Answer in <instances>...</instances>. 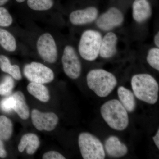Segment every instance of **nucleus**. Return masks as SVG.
Here are the masks:
<instances>
[{
	"mask_svg": "<svg viewBox=\"0 0 159 159\" xmlns=\"http://www.w3.org/2000/svg\"><path fill=\"white\" fill-rule=\"evenodd\" d=\"M131 84L134 95L139 100L150 104H155L157 102L159 84L152 75L135 74L132 77Z\"/></svg>",
	"mask_w": 159,
	"mask_h": 159,
	"instance_id": "1",
	"label": "nucleus"
},
{
	"mask_svg": "<svg viewBox=\"0 0 159 159\" xmlns=\"http://www.w3.org/2000/svg\"><path fill=\"white\" fill-rule=\"evenodd\" d=\"M100 113L104 121L113 129L122 131L128 126L127 111L119 100L112 99L106 102L101 107Z\"/></svg>",
	"mask_w": 159,
	"mask_h": 159,
	"instance_id": "2",
	"label": "nucleus"
},
{
	"mask_svg": "<svg viewBox=\"0 0 159 159\" xmlns=\"http://www.w3.org/2000/svg\"><path fill=\"white\" fill-rule=\"evenodd\" d=\"M86 78L89 88L100 97H107L117 84L115 75L102 69L91 70Z\"/></svg>",
	"mask_w": 159,
	"mask_h": 159,
	"instance_id": "3",
	"label": "nucleus"
},
{
	"mask_svg": "<svg viewBox=\"0 0 159 159\" xmlns=\"http://www.w3.org/2000/svg\"><path fill=\"white\" fill-rule=\"evenodd\" d=\"M102 35L96 30L83 32L78 45V51L82 58L88 61L95 60L99 55Z\"/></svg>",
	"mask_w": 159,
	"mask_h": 159,
	"instance_id": "4",
	"label": "nucleus"
},
{
	"mask_svg": "<svg viewBox=\"0 0 159 159\" xmlns=\"http://www.w3.org/2000/svg\"><path fill=\"white\" fill-rule=\"evenodd\" d=\"M80 153L84 159H103L105 152L102 142L97 137L87 132L80 134L78 138Z\"/></svg>",
	"mask_w": 159,
	"mask_h": 159,
	"instance_id": "5",
	"label": "nucleus"
},
{
	"mask_svg": "<svg viewBox=\"0 0 159 159\" xmlns=\"http://www.w3.org/2000/svg\"><path fill=\"white\" fill-rule=\"evenodd\" d=\"M25 77L31 82L49 83L54 80L53 70L41 63L33 62L25 66L24 69Z\"/></svg>",
	"mask_w": 159,
	"mask_h": 159,
	"instance_id": "6",
	"label": "nucleus"
},
{
	"mask_svg": "<svg viewBox=\"0 0 159 159\" xmlns=\"http://www.w3.org/2000/svg\"><path fill=\"white\" fill-rule=\"evenodd\" d=\"M36 48L41 58L49 63H54L57 61L58 50L55 39L48 32L41 34L38 39Z\"/></svg>",
	"mask_w": 159,
	"mask_h": 159,
	"instance_id": "7",
	"label": "nucleus"
},
{
	"mask_svg": "<svg viewBox=\"0 0 159 159\" xmlns=\"http://www.w3.org/2000/svg\"><path fill=\"white\" fill-rule=\"evenodd\" d=\"M63 69L66 75L72 79H77L80 76L81 64L74 47H65L61 57Z\"/></svg>",
	"mask_w": 159,
	"mask_h": 159,
	"instance_id": "8",
	"label": "nucleus"
},
{
	"mask_svg": "<svg viewBox=\"0 0 159 159\" xmlns=\"http://www.w3.org/2000/svg\"><path fill=\"white\" fill-rule=\"evenodd\" d=\"M96 21L99 29L103 31H108L119 27L124 21V16L119 9L111 7L101 15Z\"/></svg>",
	"mask_w": 159,
	"mask_h": 159,
	"instance_id": "9",
	"label": "nucleus"
},
{
	"mask_svg": "<svg viewBox=\"0 0 159 159\" xmlns=\"http://www.w3.org/2000/svg\"><path fill=\"white\" fill-rule=\"evenodd\" d=\"M31 120L38 130L51 131L54 130L58 122V118L53 112L42 113L36 109L31 112Z\"/></svg>",
	"mask_w": 159,
	"mask_h": 159,
	"instance_id": "10",
	"label": "nucleus"
},
{
	"mask_svg": "<svg viewBox=\"0 0 159 159\" xmlns=\"http://www.w3.org/2000/svg\"><path fill=\"white\" fill-rule=\"evenodd\" d=\"M98 16V9L96 7H89L72 11L69 19L72 25H83L93 23L97 19Z\"/></svg>",
	"mask_w": 159,
	"mask_h": 159,
	"instance_id": "11",
	"label": "nucleus"
},
{
	"mask_svg": "<svg viewBox=\"0 0 159 159\" xmlns=\"http://www.w3.org/2000/svg\"><path fill=\"white\" fill-rule=\"evenodd\" d=\"M151 6L148 0H134L132 5V15L137 23L145 22L152 15Z\"/></svg>",
	"mask_w": 159,
	"mask_h": 159,
	"instance_id": "12",
	"label": "nucleus"
},
{
	"mask_svg": "<svg viewBox=\"0 0 159 159\" xmlns=\"http://www.w3.org/2000/svg\"><path fill=\"white\" fill-rule=\"evenodd\" d=\"M118 38L113 32H109L102 38L99 55L102 58H109L113 57L117 52Z\"/></svg>",
	"mask_w": 159,
	"mask_h": 159,
	"instance_id": "13",
	"label": "nucleus"
},
{
	"mask_svg": "<svg viewBox=\"0 0 159 159\" xmlns=\"http://www.w3.org/2000/svg\"><path fill=\"white\" fill-rule=\"evenodd\" d=\"M107 153L112 157L119 158L124 156L128 152L126 145L122 143L119 138L114 136L109 137L105 143Z\"/></svg>",
	"mask_w": 159,
	"mask_h": 159,
	"instance_id": "14",
	"label": "nucleus"
},
{
	"mask_svg": "<svg viewBox=\"0 0 159 159\" xmlns=\"http://www.w3.org/2000/svg\"><path fill=\"white\" fill-rule=\"evenodd\" d=\"M39 139L36 135L32 133L26 134L22 137L18 149L19 151L22 152L25 149L29 155L34 154L39 147Z\"/></svg>",
	"mask_w": 159,
	"mask_h": 159,
	"instance_id": "15",
	"label": "nucleus"
},
{
	"mask_svg": "<svg viewBox=\"0 0 159 159\" xmlns=\"http://www.w3.org/2000/svg\"><path fill=\"white\" fill-rule=\"evenodd\" d=\"M118 95L119 101L126 110L132 112L135 109L136 102L134 93L123 86H120L118 89Z\"/></svg>",
	"mask_w": 159,
	"mask_h": 159,
	"instance_id": "16",
	"label": "nucleus"
},
{
	"mask_svg": "<svg viewBox=\"0 0 159 159\" xmlns=\"http://www.w3.org/2000/svg\"><path fill=\"white\" fill-rule=\"evenodd\" d=\"M12 95L14 99L13 110L17 114L21 119L24 120L28 119L29 116V110L24 94L22 92L18 91Z\"/></svg>",
	"mask_w": 159,
	"mask_h": 159,
	"instance_id": "17",
	"label": "nucleus"
},
{
	"mask_svg": "<svg viewBox=\"0 0 159 159\" xmlns=\"http://www.w3.org/2000/svg\"><path fill=\"white\" fill-rule=\"evenodd\" d=\"M29 93L43 102H47L50 99V93L48 89L42 84L31 82L27 86Z\"/></svg>",
	"mask_w": 159,
	"mask_h": 159,
	"instance_id": "18",
	"label": "nucleus"
},
{
	"mask_svg": "<svg viewBox=\"0 0 159 159\" xmlns=\"http://www.w3.org/2000/svg\"><path fill=\"white\" fill-rule=\"evenodd\" d=\"M0 69L3 72L9 74L13 79H21L20 67L16 65H11L9 58L4 55H0Z\"/></svg>",
	"mask_w": 159,
	"mask_h": 159,
	"instance_id": "19",
	"label": "nucleus"
},
{
	"mask_svg": "<svg viewBox=\"0 0 159 159\" xmlns=\"http://www.w3.org/2000/svg\"><path fill=\"white\" fill-rule=\"evenodd\" d=\"M0 45L9 52H14L17 49L16 39L13 34L7 30L1 28H0Z\"/></svg>",
	"mask_w": 159,
	"mask_h": 159,
	"instance_id": "20",
	"label": "nucleus"
},
{
	"mask_svg": "<svg viewBox=\"0 0 159 159\" xmlns=\"http://www.w3.org/2000/svg\"><path fill=\"white\" fill-rule=\"evenodd\" d=\"M13 125L10 119L5 116H0V139L8 140L11 138Z\"/></svg>",
	"mask_w": 159,
	"mask_h": 159,
	"instance_id": "21",
	"label": "nucleus"
},
{
	"mask_svg": "<svg viewBox=\"0 0 159 159\" xmlns=\"http://www.w3.org/2000/svg\"><path fill=\"white\" fill-rule=\"evenodd\" d=\"M27 5L34 11H45L50 10L54 5V0H27Z\"/></svg>",
	"mask_w": 159,
	"mask_h": 159,
	"instance_id": "22",
	"label": "nucleus"
},
{
	"mask_svg": "<svg viewBox=\"0 0 159 159\" xmlns=\"http://www.w3.org/2000/svg\"><path fill=\"white\" fill-rule=\"evenodd\" d=\"M147 62L153 69L159 71V49L158 48H153L148 51L146 57Z\"/></svg>",
	"mask_w": 159,
	"mask_h": 159,
	"instance_id": "23",
	"label": "nucleus"
},
{
	"mask_svg": "<svg viewBox=\"0 0 159 159\" xmlns=\"http://www.w3.org/2000/svg\"><path fill=\"white\" fill-rule=\"evenodd\" d=\"M15 85L14 81L11 76L4 77L0 83V95L7 96L11 93Z\"/></svg>",
	"mask_w": 159,
	"mask_h": 159,
	"instance_id": "24",
	"label": "nucleus"
},
{
	"mask_svg": "<svg viewBox=\"0 0 159 159\" xmlns=\"http://www.w3.org/2000/svg\"><path fill=\"white\" fill-rule=\"evenodd\" d=\"M13 23V18L8 9L0 6V27H9Z\"/></svg>",
	"mask_w": 159,
	"mask_h": 159,
	"instance_id": "25",
	"label": "nucleus"
},
{
	"mask_svg": "<svg viewBox=\"0 0 159 159\" xmlns=\"http://www.w3.org/2000/svg\"><path fill=\"white\" fill-rule=\"evenodd\" d=\"M14 106V99L12 95L4 98L0 102V108L5 112H10L13 110Z\"/></svg>",
	"mask_w": 159,
	"mask_h": 159,
	"instance_id": "26",
	"label": "nucleus"
},
{
	"mask_svg": "<svg viewBox=\"0 0 159 159\" xmlns=\"http://www.w3.org/2000/svg\"><path fill=\"white\" fill-rule=\"evenodd\" d=\"M43 159H65L61 154L56 151H49L44 154L43 156Z\"/></svg>",
	"mask_w": 159,
	"mask_h": 159,
	"instance_id": "27",
	"label": "nucleus"
},
{
	"mask_svg": "<svg viewBox=\"0 0 159 159\" xmlns=\"http://www.w3.org/2000/svg\"><path fill=\"white\" fill-rule=\"evenodd\" d=\"M7 156V152H6L5 148H4V144H3L2 139H0V157H6Z\"/></svg>",
	"mask_w": 159,
	"mask_h": 159,
	"instance_id": "28",
	"label": "nucleus"
},
{
	"mask_svg": "<svg viewBox=\"0 0 159 159\" xmlns=\"http://www.w3.org/2000/svg\"><path fill=\"white\" fill-rule=\"evenodd\" d=\"M152 139H153V141L157 147L159 149V129H158L156 134L152 138Z\"/></svg>",
	"mask_w": 159,
	"mask_h": 159,
	"instance_id": "29",
	"label": "nucleus"
},
{
	"mask_svg": "<svg viewBox=\"0 0 159 159\" xmlns=\"http://www.w3.org/2000/svg\"><path fill=\"white\" fill-rule=\"evenodd\" d=\"M155 44L157 46V48H159V32H158L155 36L154 38Z\"/></svg>",
	"mask_w": 159,
	"mask_h": 159,
	"instance_id": "30",
	"label": "nucleus"
},
{
	"mask_svg": "<svg viewBox=\"0 0 159 159\" xmlns=\"http://www.w3.org/2000/svg\"><path fill=\"white\" fill-rule=\"evenodd\" d=\"M9 1V0H0V6H2L3 5H5Z\"/></svg>",
	"mask_w": 159,
	"mask_h": 159,
	"instance_id": "31",
	"label": "nucleus"
},
{
	"mask_svg": "<svg viewBox=\"0 0 159 159\" xmlns=\"http://www.w3.org/2000/svg\"><path fill=\"white\" fill-rule=\"evenodd\" d=\"M18 3H21L25 2L26 0H16Z\"/></svg>",
	"mask_w": 159,
	"mask_h": 159,
	"instance_id": "32",
	"label": "nucleus"
}]
</instances>
